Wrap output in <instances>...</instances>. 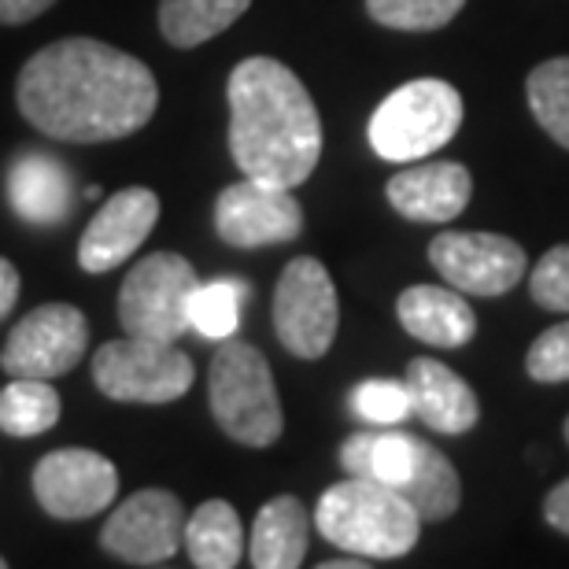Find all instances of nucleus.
<instances>
[{
    "label": "nucleus",
    "instance_id": "f257e3e1",
    "mask_svg": "<svg viewBox=\"0 0 569 569\" xmlns=\"http://www.w3.org/2000/svg\"><path fill=\"white\" fill-rule=\"evenodd\" d=\"M16 97L22 119L44 138L97 144L148 127L159 86L138 56L93 38H67L30 56Z\"/></svg>",
    "mask_w": 569,
    "mask_h": 569
},
{
    "label": "nucleus",
    "instance_id": "f03ea898",
    "mask_svg": "<svg viewBox=\"0 0 569 569\" xmlns=\"http://www.w3.org/2000/svg\"><path fill=\"white\" fill-rule=\"evenodd\" d=\"M226 97L230 152L244 178L303 186L322 156V119L300 78L270 56H252L233 67Z\"/></svg>",
    "mask_w": 569,
    "mask_h": 569
},
{
    "label": "nucleus",
    "instance_id": "7ed1b4c3",
    "mask_svg": "<svg viewBox=\"0 0 569 569\" xmlns=\"http://www.w3.org/2000/svg\"><path fill=\"white\" fill-rule=\"evenodd\" d=\"M315 526L333 548L362 559H400L422 537V515L411 507V499L370 477H348L326 488Z\"/></svg>",
    "mask_w": 569,
    "mask_h": 569
},
{
    "label": "nucleus",
    "instance_id": "20e7f679",
    "mask_svg": "<svg viewBox=\"0 0 569 569\" xmlns=\"http://www.w3.org/2000/svg\"><path fill=\"white\" fill-rule=\"evenodd\" d=\"M208 400L214 422L222 426L230 440L248 443V448H270L281 437L284 415L274 373H270L263 351L244 345V340H226L214 351Z\"/></svg>",
    "mask_w": 569,
    "mask_h": 569
},
{
    "label": "nucleus",
    "instance_id": "39448f33",
    "mask_svg": "<svg viewBox=\"0 0 569 569\" xmlns=\"http://www.w3.org/2000/svg\"><path fill=\"white\" fill-rule=\"evenodd\" d=\"M462 127V97L440 78H415L381 100L370 119V148L389 163H418Z\"/></svg>",
    "mask_w": 569,
    "mask_h": 569
},
{
    "label": "nucleus",
    "instance_id": "423d86ee",
    "mask_svg": "<svg viewBox=\"0 0 569 569\" xmlns=\"http://www.w3.org/2000/svg\"><path fill=\"white\" fill-rule=\"evenodd\" d=\"M197 367L186 351L163 340L119 337L97 348L93 381L108 400L119 403H174L192 389Z\"/></svg>",
    "mask_w": 569,
    "mask_h": 569
},
{
    "label": "nucleus",
    "instance_id": "0eeeda50",
    "mask_svg": "<svg viewBox=\"0 0 569 569\" xmlns=\"http://www.w3.org/2000/svg\"><path fill=\"white\" fill-rule=\"evenodd\" d=\"M197 270L174 252H152L130 270L119 289V322L130 337L178 345L189 326V300L197 292Z\"/></svg>",
    "mask_w": 569,
    "mask_h": 569
},
{
    "label": "nucleus",
    "instance_id": "6e6552de",
    "mask_svg": "<svg viewBox=\"0 0 569 569\" xmlns=\"http://www.w3.org/2000/svg\"><path fill=\"white\" fill-rule=\"evenodd\" d=\"M340 303L329 270L311 256L292 259L281 270L274 292L278 340L296 359H322L337 340Z\"/></svg>",
    "mask_w": 569,
    "mask_h": 569
},
{
    "label": "nucleus",
    "instance_id": "1a4fd4ad",
    "mask_svg": "<svg viewBox=\"0 0 569 569\" xmlns=\"http://www.w3.org/2000/svg\"><path fill=\"white\" fill-rule=\"evenodd\" d=\"M89 348V322L71 303H44L8 333L4 367L11 378H60L74 370Z\"/></svg>",
    "mask_w": 569,
    "mask_h": 569
},
{
    "label": "nucleus",
    "instance_id": "9d476101",
    "mask_svg": "<svg viewBox=\"0 0 569 569\" xmlns=\"http://www.w3.org/2000/svg\"><path fill=\"white\" fill-rule=\"evenodd\" d=\"M186 510L167 488H141L127 503H119L108 526L100 529V543L108 555L130 566H163L186 543Z\"/></svg>",
    "mask_w": 569,
    "mask_h": 569
},
{
    "label": "nucleus",
    "instance_id": "9b49d317",
    "mask_svg": "<svg viewBox=\"0 0 569 569\" xmlns=\"http://www.w3.org/2000/svg\"><path fill=\"white\" fill-rule=\"evenodd\" d=\"M214 230L230 248L284 244L303 230V208L292 189L274 181L241 178L214 200Z\"/></svg>",
    "mask_w": 569,
    "mask_h": 569
},
{
    "label": "nucleus",
    "instance_id": "f8f14e48",
    "mask_svg": "<svg viewBox=\"0 0 569 569\" xmlns=\"http://www.w3.org/2000/svg\"><path fill=\"white\" fill-rule=\"evenodd\" d=\"M33 496L44 515L60 521H82L100 515L119 496V470L100 451L63 448L44 455L33 470Z\"/></svg>",
    "mask_w": 569,
    "mask_h": 569
},
{
    "label": "nucleus",
    "instance_id": "ddd939ff",
    "mask_svg": "<svg viewBox=\"0 0 569 569\" xmlns=\"http://www.w3.org/2000/svg\"><path fill=\"white\" fill-rule=\"evenodd\" d=\"M440 278L466 296H503L526 278L529 259L503 233H440L429 244Z\"/></svg>",
    "mask_w": 569,
    "mask_h": 569
},
{
    "label": "nucleus",
    "instance_id": "4468645a",
    "mask_svg": "<svg viewBox=\"0 0 569 569\" xmlns=\"http://www.w3.org/2000/svg\"><path fill=\"white\" fill-rule=\"evenodd\" d=\"M159 222V197L152 189H122L86 226L78 244V263L89 274H104L138 252Z\"/></svg>",
    "mask_w": 569,
    "mask_h": 569
},
{
    "label": "nucleus",
    "instance_id": "2eb2a0df",
    "mask_svg": "<svg viewBox=\"0 0 569 569\" xmlns=\"http://www.w3.org/2000/svg\"><path fill=\"white\" fill-rule=\"evenodd\" d=\"M473 178L462 163H418L411 170H400L389 186L385 197L407 222H429L443 226L459 219L470 203Z\"/></svg>",
    "mask_w": 569,
    "mask_h": 569
},
{
    "label": "nucleus",
    "instance_id": "dca6fc26",
    "mask_svg": "<svg viewBox=\"0 0 569 569\" xmlns=\"http://www.w3.org/2000/svg\"><path fill=\"white\" fill-rule=\"evenodd\" d=\"M407 392H411V415H418L432 432H470L481 418V403H477L473 389L459 373L448 370L437 359H415L407 367Z\"/></svg>",
    "mask_w": 569,
    "mask_h": 569
},
{
    "label": "nucleus",
    "instance_id": "f3484780",
    "mask_svg": "<svg viewBox=\"0 0 569 569\" xmlns=\"http://www.w3.org/2000/svg\"><path fill=\"white\" fill-rule=\"evenodd\" d=\"M403 329L432 348H462L477 333V315L451 284H411L396 303Z\"/></svg>",
    "mask_w": 569,
    "mask_h": 569
},
{
    "label": "nucleus",
    "instance_id": "a211bd4d",
    "mask_svg": "<svg viewBox=\"0 0 569 569\" xmlns=\"http://www.w3.org/2000/svg\"><path fill=\"white\" fill-rule=\"evenodd\" d=\"M8 200L22 222L56 226L74 208L71 174H67L60 159L44 152H27L8 170Z\"/></svg>",
    "mask_w": 569,
    "mask_h": 569
},
{
    "label": "nucleus",
    "instance_id": "6ab92c4d",
    "mask_svg": "<svg viewBox=\"0 0 569 569\" xmlns=\"http://www.w3.org/2000/svg\"><path fill=\"white\" fill-rule=\"evenodd\" d=\"M307 543H311V518L303 503L296 496H278L256 515L248 559L256 569H296L303 566Z\"/></svg>",
    "mask_w": 569,
    "mask_h": 569
},
{
    "label": "nucleus",
    "instance_id": "aec40b11",
    "mask_svg": "<svg viewBox=\"0 0 569 569\" xmlns=\"http://www.w3.org/2000/svg\"><path fill=\"white\" fill-rule=\"evenodd\" d=\"M418 451H422V440L411 432H356L340 448V466L348 477H370V481L403 492V485L415 473Z\"/></svg>",
    "mask_w": 569,
    "mask_h": 569
},
{
    "label": "nucleus",
    "instance_id": "412c9836",
    "mask_svg": "<svg viewBox=\"0 0 569 569\" xmlns=\"http://www.w3.org/2000/svg\"><path fill=\"white\" fill-rule=\"evenodd\" d=\"M186 551L200 569H233L244 555V532L226 499H208L186 521Z\"/></svg>",
    "mask_w": 569,
    "mask_h": 569
},
{
    "label": "nucleus",
    "instance_id": "4be33fe9",
    "mask_svg": "<svg viewBox=\"0 0 569 569\" xmlns=\"http://www.w3.org/2000/svg\"><path fill=\"white\" fill-rule=\"evenodd\" d=\"M248 8L252 0H159V30L174 49H197L230 30Z\"/></svg>",
    "mask_w": 569,
    "mask_h": 569
},
{
    "label": "nucleus",
    "instance_id": "5701e85b",
    "mask_svg": "<svg viewBox=\"0 0 569 569\" xmlns=\"http://www.w3.org/2000/svg\"><path fill=\"white\" fill-rule=\"evenodd\" d=\"M400 496L411 499V507L422 515V521H443L462 503V481H459V473H455V466L443 459V451H437L432 443L422 440L415 473H411V481L403 485Z\"/></svg>",
    "mask_w": 569,
    "mask_h": 569
},
{
    "label": "nucleus",
    "instance_id": "b1692460",
    "mask_svg": "<svg viewBox=\"0 0 569 569\" xmlns=\"http://www.w3.org/2000/svg\"><path fill=\"white\" fill-rule=\"evenodd\" d=\"M60 392L41 378H16L0 392V429L8 437H38L60 422Z\"/></svg>",
    "mask_w": 569,
    "mask_h": 569
},
{
    "label": "nucleus",
    "instance_id": "393cba45",
    "mask_svg": "<svg viewBox=\"0 0 569 569\" xmlns=\"http://www.w3.org/2000/svg\"><path fill=\"white\" fill-rule=\"evenodd\" d=\"M248 296V284L237 278H219L208 284H197L189 300V326L208 340H230L241 326V303Z\"/></svg>",
    "mask_w": 569,
    "mask_h": 569
},
{
    "label": "nucleus",
    "instance_id": "a878e982",
    "mask_svg": "<svg viewBox=\"0 0 569 569\" xmlns=\"http://www.w3.org/2000/svg\"><path fill=\"white\" fill-rule=\"evenodd\" d=\"M532 119L551 133L562 148H569V56L540 63L526 82Z\"/></svg>",
    "mask_w": 569,
    "mask_h": 569
},
{
    "label": "nucleus",
    "instance_id": "bb28decb",
    "mask_svg": "<svg viewBox=\"0 0 569 569\" xmlns=\"http://www.w3.org/2000/svg\"><path fill=\"white\" fill-rule=\"evenodd\" d=\"M466 0H367L373 22L392 30H440L459 16Z\"/></svg>",
    "mask_w": 569,
    "mask_h": 569
},
{
    "label": "nucleus",
    "instance_id": "cd10ccee",
    "mask_svg": "<svg viewBox=\"0 0 569 569\" xmlns=\"http://www.w3.org/2000/svg\"><path fill=\"white\" fill-rule=\"evenodd\" d=\"M351 411L370 426H396L411 415V392L403 381H362L351 389Z\"/></svg>",
    "mask_w": 569,
    "mask_h": 569
},
{
    "label": "nucleus",
    "instance_id": "c85d7f7f",
    "mask_svg": "<svg viewBox=\"0 0 569 569\" xmlns=\"http://www.w3.org/2000/svg\"><path fill=\"white\" fill-rule=\"evenodd\" d=\"M529 292L543 311L569 315V244L551 248V252L532 267Z\"/></svg>",
    "mask_w": 569,
    "mask_h": 569
},
{
    "label": "nucleus",
    "instance_id": "c756f323",
    "mask_svg": "<svg viewBox=\"0 0 569 569\" xmlns=\"http://www.w3.org/2000/svg\"><path fill=\"white\" fill-rule=\"evenodd\" d=\"M526 370L532 381H569V322L551 326L548 333H540L532 340L529 356H526Z\"/></svg>",
    "mask_w": 569,
    "mask_h": 569
},
{
    "label": "nucleus",
    "instance_id": "7c9ffc66",
    "mask_svg": "<svg viewBox=\"0 0 569 569\" xmlns=\"http://www.w3.org/2000/svg\"><path fill=\"white\" fill-rule=\"evenodd\" d=\"M56 0H0V22L16 27V22H30L38 19L41 11H49Z\"/></svg>",
    "mask_w": 569,
    "mask_h": 569
},
{
    "label": "nucleus",
    "instance_id": "2f4dec72",
    "mask_svg": "<svg viewBox=\"0 0 569 569\" xmlns=\"http://www.w3.org/2000/svg\"><path fill=\"white\" fill-rule=\"evenodd\" d=\"M543 518H548L551 529H559L569 537V481L555 485L548 492V503H543Z\"/></svg>",
    "mask_w": 569,
    "mask_h": 569
},
{
    "label": "nucleus",
    "instance_id": "473e14b6",
    "mask_svg": "<svg viewBox=\"0 0 569 569\" xmlns=\"http://www.w3.org/2000/svg\"><path fill=\"white\" fill-rule=\"evenodd\" d=\"M19 289H22L19 270L11 267L8 259H0V318L11 315V307H16V300H19Z\"/></svg>",
    "mask_w": 569,
    "mask_h": 569
},
{
    "label": "nucleus",
    "instance_id": "72a5a7b5",
    "mask_svg": "<svg viewBox=\"0 0 569 569\" xmlns=\"http://www.w3.org/2000/svg\"><path fill=\"white\" fill-rule=\"evenodd\" d=\"M367 562H370V559H362V555H359V559H337V562H322V569H362Z\"/></svg>",
    "mask_w": 569,
    "mask_h": 569
},
{
    "label": "nucleus",
    "instance_id": "f704fd0d",
    "mask_svg": "<svg viewBox=\"0 0 569 569\" xmlns=\"http://www.w3.org/2000/svg\"><path fill=\"white\" fill-rule=\"evenodd\" d=\"M566 440H569V418H566Z\"/></svg>",
    "mask_w": 569,
    "mask_h": 569
},
{
    "label": "nucleus",
    "instance_id": "c9c22d12",
    "mask_svg": "<svg viewBox=\"0 0 569 569\" xmlns=\"http://www.w3.org/2000/svg\"><path fill=\"white\" fill-rule=\"evenodd\" d=\"M4 566H8V562H4V559H0V569H4Z\"/></svg>",
    "mask_w": 569,
    "mask_h": 569
}]
</instances>
